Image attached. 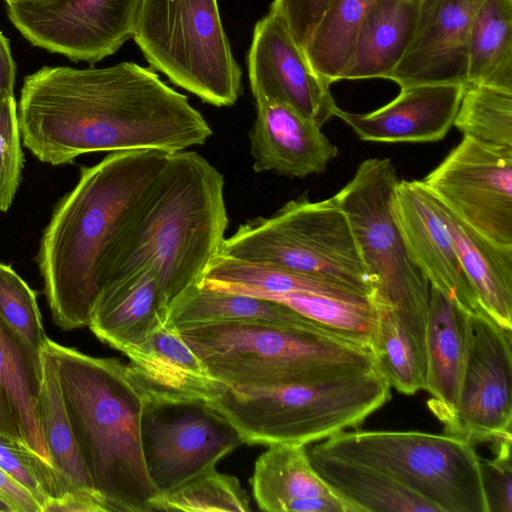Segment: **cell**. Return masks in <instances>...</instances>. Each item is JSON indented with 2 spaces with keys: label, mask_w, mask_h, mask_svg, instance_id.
I'll list each match as a JSON object with an SVG mask.
<instances>
[{
  "label": "cell",
  "mask_w": 512,
  "mask_h": 512,
  "mask_svg": "<svg viewBox=\"0 0 512 512\" xmlns=\"http://www.w3.org/2000/svg\"><path fill=\"white\" fill-rule=\"evenodd\" d=\"M422 181L474 230L512 246V151L464 136Z\"/></svg>",
  "instance_id": "obj_14"
},
{
  "label": "cell",
  "mask_w": 512,
  "mask_h": 512,
  "mask_svg": "<svg viewBox=\"0 0 512 512\" xmlns=\"http://www.w3.org/2000/svg\"><path fill=\"white\" fill-rule=\"evenodd\" d=\"M390 208L411 260L430 286L468 313L483 311L462 269L435 198L423 181L398 180Z\"/></svg>",
  "instance_id": "obj_16"
},
{
  "label": "cell",
  "mask_w": 512,
  "mask_h": 512,
  "mask_svg": "<svg viewBox=\"0 0 512 512\" xmlns=\"http://www.w3.org/2000/svg\"><path fill=\"white\" fill-rule=\"evenodd\" d=\"M390 388L375 366L286 387L227 388L208 404L236 428L245 444L307 445L359 428L391 398Z\"/></svg>",
  "instance_id": "obj_6"
},
{
  "label": "cell",
  "mask_w": 512,
  "mask_h": 512,
  "mask_svg": "<svg viewBox=\"0 0 512 512\" xmlns=\"http://www.w3.org/2000/svg\"><path fill=\"white\" fill-rule=\"evenodd\" d=\"M125 355L127 376L144 400L210 403L228 388L209 373L179 330L167 322Z\"/></svg>",
  "instance_id": "obj_19"
},
{
  "label": "cell",
  "mask_w": 512,
  "mask_h": 512,
  "mask_svg": "<svg viewBox=\"0 0 512 512\" xmlns=\"http://www.w3.org/2000/svg\"><path fill=\"white\" fill-rule=\"evenodd\" d=\"M224 183L223 175L199 153L170 154L115 246L103 289L152 269L169 310L199 286L226 238Z\"/></svg>",
  "instance_id": "obj_3"
},
{
  "label": "cell",
  "mask_w": 512,
  "mask_h": 512,
  "mask_svg": "<svg viewBox=\"0 0 512 512\" xmlns=\"http://www.w3.org/2000/svg\"><path fill=\"white\" fill-rule=\"evenodd\" d=\"M454 300L430 286L425 329L428 406L440 420L456 405L467 356V317Z\"/></svg>",
  "instance_id": "obj_24"
},
{
  "label": "cell",
  "mask_w": 512,
  "mask_h": 512,
  "mask_svg": "<svg viewBox=\"0 0 512 512\" xmlns=\"http://www.w3.org/2000/svg\"><path fill=\"white\" fill-rule=\"evenodd\" d=\"M166 322L176 328L224 322L259 323L341 336L281 302L201 286L172 304Z\"/></svg>",
  "instance_id": "obj_28"
},
{
  "label": "cell",
  "mask_w": 512,
  "mask_h": 512,
  "mask_svg": "<svg viewBox=\"0 0 512 512\" xmlns=\"http://www.w3.org/2000/svg\"><path fill=\"white\" fill-rule=\"evenodd\" d=\"M141 0H27L7 3L13 25L34 46L94 64L133 36Z\"/></svg>",
  "instance_id": "obj_13"
},
{
  "label": "cell",
  "mask_w": 512,
  "mask_h": 512,
  "mask_svg": "<svg viewBox=\"0 0 512 512\" xmlns=\"http://www.w3.org/2000/svg\"><path fill=\"white\" fill-rule=\"evenodd\" d=\"M370 0H333L303 52L313 70L330 85L340 81L351 59Z\"/></svg>",
  "instance_id": "obj_32"
},
{
  "label": "cell",
  "mask_w": 512,
  "mask_h": 512,
  "mask_svg": "<svg viewBox=\"0 0 512 512\" xmlns=\"http://www.w3.org/2000/svg\"><path fill=\"white\" fill-rule=\"evenodd\" d=\"M466 84L512 92V0H483L467 39Z\"/></svg>",
  "instance_id": "obj_30"
},
{
  "label": "cell",
  "mask_w": 512,
  "mask_h": 512,
  "mask_svg": "<svg viewBox=\"0 0 512 512\" xmlns=\"http://www.w3.org/2000/svg\"><path fill=\"white\" fill-rule=\"evenodd\" d=\"M433 196L481 309L512 330V246L492 242Z\"/></svg>",
  "instance_id": "obj_25"
},
{
  "label": "cell",
  "mask_w": 512,
  "mask_h": 512,
  "mask_svg": "<svg viewBox=\"0 0 512 512\" xmlns=\"http://www.w3.org/2000/svg\"><path fill=\"white\" fill-rule=\"evenodd\" d=\"M177 329L209 373L235 390L306 384L376 366L369 349L335 334L235 322Z\"/></svg>",
  "instance_id": "obj_5"
},
{
  "label": "cell",
  "mask_w": 512,
  "mask_h": 512,
  "mask_svg": "<svg viewBox=\"0 0 512 512\" xmlns=\"http://www.w3.org/2000/svg\"><path fill=\"white\" fill-rule=\"evenodd\" d=\"M398 182L388 158H370L333 197L344 211L362 259L374 281L377 308L393 312L425 360L430 283L411 260L391 214Z\"/></svg>",
  "instance_id": "obj_8"
},
{
  "label": "cell",
  "mask_w": 512,
  "mask_h": 512,
  "mask_svg": "<svg viewBox=\"0 0 512 512\" xmlns=\"http://www.w3.org/2000/svg\"><path fill=\"white\" fill-rule=\"evenodd\" d=\"M17 105L12 93L0 94V212L16 195L23 169Z\"/></svg>",
  "instance_id": "obj_38"
},
{
  "label": "cell",
  "mask_w": 512,
  "mask_h": 512,
  "mask_svg": "<svg viewBox=\"0 0 512 512\" xmlns=\"http://www.w3.org/2000/svg\"><path fill=\"white\" fill-rule=\"evenodd\" d=\"M250 481L264 511L360 512L316 472L306 445H269L256 460Z\"/></svg>",
  "instance_id": "obj_21"
},
{
  "label": "cell",
  "mask_w": 512,
  "mask_h": 512,
  "mask_svg": "<svg viewBox=\"0 0 512 512\" xmlns=\"http://www.w3.org/2000/svg\"><path fill=\"white\" fill-rule=\"evenodd\" d=\"M0 314L34 349L48 342L36 293L11 268L0 263Z\"/></svg>",
  "instance_id": "obj_37"
},
{
  "label": "cell",
  "mask_w": 512,
  "mask_h": 512,
  "mask_svg": "<svg viewBox=\"0 0 512 512\" xmlns=\"http://www.w3.org/2000/svg\"><path fill=\"white\" fill-rule=\"evenodd\" d=\"M220 254L328 277L373 298L374 281L333 196L310 201L304 194L270 217L240 224L224 239Z\"/></svg>",
  "instance_id": "obj_9"
},
{
  "label": "cell",
  "mask_w": 512,
  "mask_h": 512,
  "mask_svg": "<svg viewBox=\"0 0 512 512\" xmlns=\"http://www.w3.org/2000/svg\"><path fill=\"white\" fill-rule=\"evenodd\" d=\"M316 472L360 512H439L388 475L355 462L307 449Z\"/></svg>",
  "instance_id": "obj_29"
},
{
  "label": "cell",
  "mask_w": 512,
  "mask_h": 512,
  "mask_svg": "<svg viewBox=\"0 0 512 512\" xmlns=\"http://www.w3.org/2000/svg\"><path fill=\"white\" fill-rule=\"evenodd\" d=\"M199 286L267 299L289 293H314L350 302L373 301L368 294L328 277L220 253L212 260Z\"/></svg>",
  "instance_id": "obj_27"
},
{
  "label": "cell",
  "mask_w": 512,
  "mask_h": 512,
  "mask_svg": "<svg viewBox=\"0 0 512 512\" xmlns=\"http://www.w3.org/2000/svg\"><path fill=\"white\" fill-rule=\"evenodd\" d=\"M63 400L82 461L95 491L110 511L159 510L162 495L151 481L142 454L143 397L125 364L93 357L51 339Z\"/></svg>",
  "instance_id": "obj_4"
},
{
  "label": "cell",
  "mask_w": 512,
  "mask_h": 512,
  "mask_svg": "<svg viewBox=\"0 0 512 512\" xmlns=\"http://www.w3.org/2000/svg\"><path fill=\"white\" fill-rule=\"evenodd\" d=\"M333 0H274L270 12L275 14L304 50L315 28Z\"/></svg>",
  "instance_id": "obj_40"
},
{
  "label": "cell",
  "mask_w": 512,
  "mask_h": 512,
  "mask_svg": "<svg viewBox=\"0 0 512 512\" xmlns=\"http://www.w3.org/2000/svg\"><path fill=\"white\" fill-rule=\"evenodd\" d=\"M512 437L493 444L496 456L493 459L479 457L481 487L487 512H512Z\"/></svg>",
  "instance_id": "obj_39"
},
{
  "label": "cell",
  "mask_w": 512,
  "mask_h": 512,
  "mask_svg": "<svg viewBox=\"0 0 512 512\" xmlns=\"http://www.w3.org/2000/svg\"><path fill=\"white\" fill-rule=\"evenodd\" d=\"M7 3H10V2H16V1H27V0H5Z\"/></svg>",
  "instance_id": "obj_45"
},
{
  "label": "cell",
  "mask_w": 512,
  "mask_h": 512,
  "mask_svg": "<svg viewBox=\"0 0 512 512\" xmlns=\"http://www.w3.org/2000/svg\"><path fill=\"white\" fill-rule=\"evenodd\" d=\"M42 376L41 352L0 314V435L50 462L38 415Z\"/></svg>",
  "instance_id": "obj_22"
},
{
  "label": "cell",
  "mask_w": 512,
  "mask_h": 512,
  "mask_svg": "<svg viewBox=\"0 0 512 512\" xmlns=\"http://www.w3.org/2000/svg\"><path fill=\"white\" fill-rule=\"evenodd\" d=\"M377 311L369 346L376 366L398 392L413 395L424 390L425 360L416 342L393 312L385 308Z\"/></svg>",
  "instance_id": "obj_33"
},
{
  "label": "cell",
  "mask_w": 512,
  "mask_h": 512,
  "mask_svg": "<svg viewBox=\"0 0 512 512\" xmlns=\"http://www.w3.org/2000/svg\"><path fill=\"white\" fill-rule=\"evenodd\" d=\"M132 37L154 69L203 102L238 100L242 71L217 0H141Z\"/></svg>",
  "instance_id": "obj_10"
},
{
  "label": "cell",
  "mask_w": 512,
  "mask_h": 512,
  "mask_svg": "<svg viewBox=\"0 0 512 512\" xmlns=\"http://www.w3.org/2000/svg\"><path fill=\"white\" fill-rule=\"evenodd\" d=\"M104 499L94 490H72L60 498L50 500L42 512H108Z\"/></svg>",
  "instance_id": "obj_41"
},
{
  "label": "cell",
  "mask_w": 512,
  "mask_h": 512,
  "mask_svg": "<svg viewBox=\"0 0 512 512\" xmlns=\"http://www.w3.org/2000/svg\"><path fill=\"white\" fill-rule=\"evenodd\" d=\"M446 434L476 445L512 437V330L485 312L467 317V356Z\"/></svg>",
  "instance_id": "obj_12"
},
{
  "label": "cell",
  "mask_w": 512,
  "mask_h": 512,
  "mask_svg": "<svg viewBox=\"0 0 512 512\" xmlns=\"http://www.w3.org/2000/svg\"><path fill=\"white\" fill-rule=\"evenodd\" d=\"M0 469L27 490L43 511L53 499L77 490L56 468L25 444L0 435Z\"/></svg>",
  "instance_id": "obj_36"
},
{
  "label": "cell",
  "mask_w": 512,
  "mask_h": 512,
  "mask_svg": "<svg viewBox=\"0 0 512 512\" xmlns=\"http://www.w3.org/2000/svg\"><path fill=\"white\" fill-rule=\"evenodd\" d=\"M420 0H370L341 80L385 78L415 35Z\"/></svg>",
  "instance_id": "obj_26"
},
{
  "label": "cell",
  "mask_w": 512,
  "mask_h": 512,
  "mask_svg": "<svg viewBox=\"0 0 512 512\" xmlns=\"http://www.w3.org/2000/svg\"><path fill=\"white\" fill-rule=\"evenodd\" d=\"M255 102L256 117L248 133L254 171L304 178L323 173L338 155L314 122L279 102Z\"/></svg>",
  "instance_id": "obj_20"
},
{
  "label": "cell",
  "mask_w": 512,
  "mask_h": 512,
  "mask_svg": "<svg viewBox=\"0 0 512 512\" xmlns=\"http://www.w3.org/2000/svg\"><path fill=\"white\" fill-rule=\"evenodd\" d=\"M17 115L26 148L51 165L90 152L173 154L203 145L213 134L185 95L134 62L43 67L25 78Z\"/></svg>",
  "instance_id": "obj_1"
},
{
  "label": "cell",
  "mask_w": 512,
  "mask_h": 512,
  "mask_svg": "<svg viewBox=\"0 0 512 512\" xmlns=\"http://www.w3.org/2000/svg\"><path fill=\"white\" fill-rule=\"evenodd\" d=\"M464 89V83L403 87L396 98L372 112L356 114L338 108L335 117L364 141L436 142L453 126Z\"/></svg>",
  "instance_id": "obj_18"
},
{
  "label": "cell",
  "mask_w": 512,
  "mask_h": 512,
  "mask_svg": "<svg viewBox=\"0 0 512 512\" xmlns=\"http://www.w3.org/2000/svg\"><path fill=\"white\" fill-rule=\"evenodd\" d=\"M0 496L8 503L12 512H41L33 496L14 482L0 469Z\"/></svg>",
  "instance_id": "obj_42"
},
{
  "label": "cell",
  "mask_w": 512,
  "mask_h": 512,
  "mask_svg": "<svg viewBox=\"0 0 512 512\" xmlns=\"http://www.w3.org/2000/svg\"><path fill=\"white\" fill-rule=\"evenodd\" d=\"M247 64L255 100L279 102L320 127L335 116L339 107L330 84L313 70L282 21L270 11L254 27Z\"/></svg>",
  "instance_id": "obj_15"
},
{
  "label": "cell",
  "mask_w": 512,
  "mask_h": 512,
  "mask_svg": "<svg viewBox=\"0 0 512 512\" xmlns=\"http://www.w3.org/2000/svg\"><path fill=\"white\" fill-rule=\"evenodd\" d=\"M167 315L156 275L145 269L105 287L88 326L98 339L125 354L165 324Z\"/></svg>",
  "instance_id": "obj_23"
},
{
  "label": "cell",
  "mask_w": 512,
  "mask_h": 512,
  "mask_svg": "<svg viewBox=\"0 0 512 512\" xmlns=\"http://www.w3.org/2000/svg\"><path fill=\"white\" fill-rule=\"evenodd\" d=\"M15 63L9 42L0 31V94L12 93L15 83Z\"/></svg>",
  "instance_id": "obj_43"
},
{
  "label": "cell",
  "mask_w": 512,
  "mask_h": 512,
  "mask_svg": "<svg viewBox=\"0 0 512 512\" xmlns=\"http://www.w3.org/2000/svg\"><path fill=\"white\" fill-rule=\"evenodd\" d=\"M144 463L163 496L243 444L236 428L204 401L144 400L140 419Z\"/></svg>",
  "instance_id": "obj_11"
},
{
  "label": "cell",
  "mask_w": 512,
  "mask_h": 512,
  "mask_svg": "<svg viewBox=\"0 0 512 512\" xmlns=\"http://www.w3.org/2000/svg\"><path fill=\"white\" fill-rule=\"evenodd\" d=\"M41 356L43 376L38 415L50 462L74 489L95 491L72 431L54 359L45 348Z\"/></svg>",
  "instance_id": "obj_31"
},
{
  "label": "cell",
  "mask_w": 512,
  "mask_h": 512,
  "mask_svg": "<svg viewBox=\"0 0 512 512\" xmlns=\"http://www.w3.org/2000/svg\"><path fill=\"white\" fill-rule=\"evenodd\" d=\"M159 510L247 512L251 507L239 480L215 468L163 495Z\"/></svg>",
  "instance_id": "obj_35"
},
{
  "label": "cell",
  "mask_w": 512,
  "mask_h": 512,
  "mask_svg": "<svg viewBox=\"0 0 512 512\" xmlns=\"http://www.w3.org/2000/svg\"><path fill=\"white\" fill-rule=\"evenodd\" d=\"M483 0H420L414 38L387 77L400 88L435 83L466 85L467 39Z\"/></svg>",
  "instance_id": "obj_17"
},
{
  "label": "cell",
  "mask_w": 512,
  "mask_h": 512,
  "mask_svg": "<svg viewBox=\"0 0 512 512\" xmlns=\"http://www.w3.org/2000/svg\"><path fill=\"white\" fill-rule=\"evenodd\" d=\"M169 157L154 149L110 152L81 167L78 183L57 204L37 261L53 321L61 329L88 326L115 246Z\"/></svg>",
  "instance_id": "obj_2"
},
{
  "label": "cell",
  "mask_w": 512,
  "mask_h": 512,
  "mask_svg": "<svg viewBox=\"0 0 512 512\" xmlns=\"http://www.w3.org/2000/svg\"><path fill=\"white\" fill-rule=\"evenodd\" d=\"M474 446L446 433L356 428L310 449L374 468L439 512H487Z\"/></svg>",
  "instance_id": "obj_7"
},
{
  "label": "cell",
  "mask_w": 512,
  "mask_h": 512,
  "mask_svg": "<svg viewBox=\"0 0 512 512\" xmlns=\"http://www.w3.org/2000/svg\"><path fill=\"white\" fill-rule=\"evenodd\" d=\"M453 126L479 143L512 151V92L466 84Z\"/></svg>",
  "instance_id": "obj_34"
},
{
  "label": "cell",
  "mask_w": 512,
  "mask_h": 512,
  "mask_svg": "<svg viewBox=\"0 0 512 512\" xmlns=\"http://www.w3.org/2000/svg\"><path fill=\"white\" fill-rule=\"evenodd\" d=\"M0 512H12L8 503L0 496Z\"/></svg>",
  "instance_id": "obj_44"
}]
</instances>
